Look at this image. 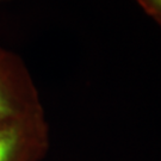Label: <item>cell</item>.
I'll list each match as a JSON object with an SVG mask.
<instances>
[{
  "label": "cell",
  "instance_id": "obj_1",
  "mask_svg": "<svg viewBox=\"0 0 161 161\" xmlns=\"http://www.w3.org/2000/svg\"><path fill=\"white\" fill-rule=\"evenodd\" d=\"M37 114L36 94L22 66L0 47V122Z\"/></svg>",
  "mask_w": 161,
  "mask_h": 161
},
{
  "label": "cell",
  "instance_id": "obj_2",
  "mask_svg": "<svg viewBox=\"0 0 161 161\" xmlns=\"http://www.w3.org/2000/svg\"><path fill=\"white\" fill-rule=\"evenodd\" d=\"M26 116L0 122V161H19L26 146Z\"/></svg>",
  "mask_w": 161,
  "mask_h": 161
},
{
  "label": "cell",
  "instance_id": "obj_3",
  "mask_svg": "<svg viewBox=\"0 0 161 161\" xmlns=\"http://www.w3.org/2000/svg\"><path fill=\"white\" fill-rule=\"evenodd\" d=\"M144 12L161 26V0H136Z\"/></svg>",
  "mask_w": 161,
  "mask_h": 161
},
{
  "label": "cell",
  "instance_id": "obj_4",
  "mask_svg": "<svg viewBox=\"0 0 161 161\" xmlns=\"http://www.w3.org/2000/svg\"><path fill=\"white\" fill-rule=\"evenodd\" d=\"M3 1H6V0H0V3H3Z\"/></svg>",
  "mask_w": 161,
  "mask_h": 161
}]
</instances>
